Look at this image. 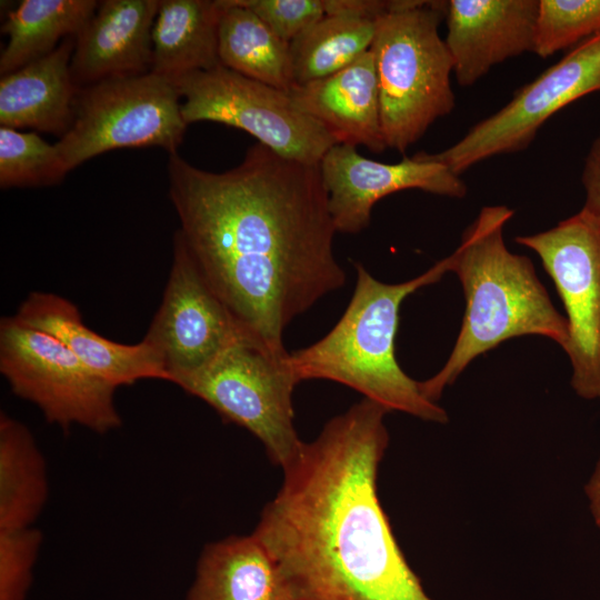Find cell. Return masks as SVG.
I'll list each match as a JSON object with an SVG mask.
<instances>
[{"instance_id": "cell-11", "label": "cell", "mask_w": 600, "mask_h": 600, "mask_svg": "<svg viewBox=\"0 0 600 600\" xmlns=\"http://www.w3.org/2000/svg\"><path fill=\"white\" fill-rule=\"evenodd\" d=\"M596 91H600V33L521 87L503 108L476 123L458 142L423 154L460 176L483 160L526 149L554 113Z\"/></svg>"}, {"instance_id": "cell-6", "label": "cell", "mask_w": 600, "mask_h": 600, "mask_svg": "<svg viewBox=\"0 0 600 600\" xmlns=\"http://www.w3.org/2000/svg\"><path fill=\"white\" fill-rule=\"evenodd\" d=\"M187 126L173 81L150 71L81 88L71 127L56 144L71 171L114 149L160 147L177 153Z\"/></svg>"}, {"instance_id": "cell-28", "label": "cell", "mask_w": 600, "mask_h": 600, "mask_svg": "<svg viewBox=\"0 0 600 600\" xmlns=\"http://www.w3.org/2000/svg\"><path fill=\"white\" fill-rule=\"evenodd\" d=\"M280 39L291 42L326 17L323 0H239Z\"/></svg>"}, {"instance_id": "cell-2", "label": "cell", "mask_w": 600, "mask_h": 600, "mask_svg": "<svg viewBox=\"0 0 600 600\" xmlns=\"http://www.w3.org/2000/svg\"><path fill=\"white\" fill-rule=\"evenodd\" d=\"M389 411L368 399L330 419L283 468L253 534L297 600H432L408 564L377 492Z\"/></svg>"}, {"instance_id": "cell-20", "label": "cell", "mask_w": 600, "mask_h": 600, "mask_svg": "<svg viewBox=\"0 0 600 600\" xmlns=\"http://www.w3.org/2000/svg\"><path fill=\"white\" fill-rule=\"evenodd\" d=\"M220 0H161L152 27L151 72L170 80L220 66Z\"/></svg>"}, {"instance_id": "cell-13", "label": "cell", "mask_w": 600, "mask_h": 600, "mask_svg": "<svg viewBox=\"0 0 600 600\" xmlns=\"http://www.w3.org/2000/svg\"><path fill=\"white\" fill-rule=\"evenodd\" d=\"M328 192V206L337 232L359 233L371 220L382 198L408 189L450 198H463L467 186L447 166L424 157L423 151L396 163L364 158L357 147L338 143L319 163Z\"/></svg>"}, {"instance_id": "cell-23", "label": "cell", "mask_w": 600, "mask_h": 600, "mask_svg": "<svg viewBox=\"0 0 600 600\" xmlns=\"http://www.w3.org/2000/svg\"><path fill=\"white\" fill-rule=\"evenodd\" d=\"M99 6L94 0H23L1 27L9 40L0 56L1 76L52 52L76 37Z\"/></svg>"}, {"instance_id": "cell-22", "label": "cell", "mask_w": 600, "mask_h": 600, "mask_svg": "<svg viewBox=\"0 0 600 600\" xmlns=\"http://www.w3.org/2000/svg\"><path fill=\"white\" fill-rule=\"evenodd\" d=\"M46 462L29 429L0 416V530L32 527L48 498Z\"/></svg>"}, {"instance_id": "cell-27", "label": "cell", "mask_w": 600, "mask_h": 600, "mask_svg": "<svg viewBox=\"0 0 600 600\" xmlns=\"http://www.w3.org/2000/svg\"><path fill=\"white\" fill-rule=\"evenodd\" d=\"M41 542L33 527L0 530V600H26Z\"/></svg>"}, {"instance_id": "cell-18", "label": "cell", "mask_w": 600, "mask_h": 600, "mask_svg": "<svg viewBox=\"0 0 600 600\" xmlns=\"http://www.w3.org/2000/svg\"><path fill=\"white\" fill-rule=\"evenodd\" d=\"M73 50L74 37H68L47 56L1 76V127L61 137L69 130L80 91L70 70Z\"/></svg>"}, {"instance_id": "cell-16", "label": "cell", "mask_w": 600, "mask_h": 600, "mask_svg": "<svg viewBox=\"0 0 600 600\" xmlns=\"http://www.w3.org/2000/svg\"><path fill=\"white\" fill-rule=\"evenodd\" d=\"M16 320L62 342L96 376L118 388L143 379L169 381L157 351L142 340L123 344L106 339L83 322L71 301L47 292H31Z\"/></svg>"}, {"instance_id": "cell-24", "label": "cell", "mask_w": 600, "mask_h": 600, "mask_svg": "<svg viewBox=\"0 0 600 600\" xmlns=\"http://www.w3.org/2000/svg\"><path fill=\"white\" fill-rule=\"evenodd\" d=\"M376 21L326 16L290 42L294 86L327 78L371 49Z\"/></svg>"}, {"instance_id": "cell-31", "label": "cell", "mask_w": 600, "mask_h": 600, "mask_svg": "<svg viewBox=\"0 0 600 600\" xmlns=\"http://www.w3.org/2000/svg\"><path fill=\"white\" fill-rule=\"evenodd\" d=\"M584 491L590 502V510L594 522L600 529V458L584 487Z\"/></svg>"}, {"instance_id": "cell-5", "label": "cell", "mask_w": 600, "mask_h": 600, "mask_svg": "<svg viewBox=\"0 0 600 600\" xmlns=\"http://www.w3.org/2000/svg\"><path fill=\"white\" fill-rule=\"evenodd\" d=\"M446 1L399 0L371 46L386 147L406 152L454 108L453 62L439 34Z\"/></svg>"}, {"instance_id": "cell-30", "label": "cell", "mask_w": 600, "mask_h": 600, "mask_svg": "<svg viewBox=\"0 0 600 600\" xmlns=\"http://www.w3.org/2000/svg\"><path fill=\"white\" fill-rule=\"evenodd\" d=\"M581 182L586 200L583 208L600 216V136H598L586 156Z\"/></svg>"}, {"instance_id": "cell-10", "label": "cell", "mask_w": 600, "mask_h": 600, "mask_svg": "<svg viewBox=\"0 0 600 600\" xmlns=\"http://www.w3.org/2000/svg\"><path fill=\"white\" fill-rule=\"evenodd\" d=\"M514 241L538 254L563 303L572 389L580 398L600 399V216L582 208Z\"/></svg>"}, {"instance_id": "cell-12", "label": "cell", "mask_w": 600, "mask_h": 600, "mask_svg": "<svg viewBox=\"0 0 600 600\" xmlns=\"http://www.w3.org/2000/svg\"><path fill=\"white\" fill-rule=\"evenodd\" d=\"M143 340L157 351L174 384L237 342L261 344L210 288L179 230L162 301Z\"/></svg>"}, {"instance_id": "cell-7", "label": "cell", "mask_w": 600, "mask_h": 600, "mask_svg": "<svg viewBox=\"0 0 600 600\" xmlns=\"http://www.w3.org/2000/svg\"><path fill=\"white\" fill-rule=\"evenodd\" d=\"M287 354L276 356L252 341L237 342L177 384L247 429L282 469L304 442L294 428L292 394L299 382L286 363Z\"/></svg>"}, {"instance_id": "cell-29", "label": "cell", "mask_w": 600, "mask_h": 600, "mask_svg": "<svg viewBox=\"0 0 600 600\" xmlns=\"http://www.w3.org/2000/svg\"><path fill=\"white\" fill-rule=\"evenodd\" d=\"M399 0H323L326 16H344L377 21L398 6Z\"/></svg>"}, {"instance_id": "cell-21", "label": "cell", "mask_w": 600, "mask_h": 600, "mask_svg": "<svg viewBox=\"0 0 600 600\" xmlns=\"http://www.w3.org/2000/svg\"><path fill=\"white\" fill-rule=\"evenodd\" d=\"M220 63L247 78L289 92L294 86L290 43L239 0H220Z\"/></svg>"}, {"instance_id": "cell-26", "label": "cell", "mask_w": 600, "mask_h": 600, "mask_svg": "<svg viewBox=\"0 0 600 600\" xmlns=\"http://www.w3.org/2000/svg\"><path fill=\"white\" fill-rule=\"evenodd\" d=\"M600 33V0H539L533 53L546 59Z\"/></svg>"}, {"instance_id": "cell-3", "label": "cell", "mask_w": 600, "mask_h": 600, "mask_svg": "<svg viewBox=\"0 0 600 600\" xmlns=\"http://www.w3.org/2000/svg\"><path fill=\"white\" fill-rule=\"evenodd\" d=\"M514 211L507 206L483 207L464 230L458 248L447 257L449 272L460 280L466 310L454 347L443 367L419 381L422 394L437 402L479 356L506 340L539 336L563 350L568 323L540 282L531 260L511 252L503 228Z\"/></svg>"}, {"instance_id": "cell-8", "label": "cell", "mask_w": 600, "mask_h": 600, "mask_svg": "<svg viewBox=\"0 0 600 600\" xmlns=\"http://www.w3.org/2000/svg\"><path fill=\"white\" fill-rule=\"evenodd\" d=\"M172 81L187 124L213 121L236 127L279 156L307 164H319L338 144L321 123L297 107L289 92L222 64Z\"/></svg>"}, {"instance_id": "cell-9", "label": "cell", "mask_w": 600, "mask_h": 600, "mask_svg": "<svg viewBox=\"0 0 600 600\" xmlns=\"http://www.w3.org/2000/svg\"><path fill=\"white\" fill-rule=\"evenodd\" d=\"M0 371L12 392L34 403L50 423L98 433L119 428L116 387L87 368L54 337L6 317L0 322Z\"/></svg>"}, {"instance_id": "cell-25", "label": "cell", "mask_w": 600, "mask_h": 600, "mask_svg": "<svg viewBox=\"0 0 600 600\" xmlns=\"http://www.w3.org/2000/svg\"><path fill=\"white\" fill-rule=\"evenodd\" d=\"M69 170L57 144L36 132L0 128V186L41 187L60 183Z\"/></svg>"}, {"instance_id": "cell-15", "label": "cell", "mask_w": 600, "mask_h": 600, "mask_svg": "<svg viewBox=\"0 0 600 600\" xmlns=\"http://www.w3.org/2000/svg\"><path fill=\"white\" fill-rule=\"evenodd\" d=\"M159 0H104L74 37L71 76L81 89L150 72Z\"/></svg>"}, {"instance_id": "cell-17", "label": "cell", "mask_w": 600, "mask_h": 600, "mask_svg": "<svg viewBox=\"0 0 600 600\" xmlns=\"http://www.w3.org/2000/svg\"><path fill=\"white\" fill-rule=\"evenodd\" d=\"M297 107L321 123L338 141L382 152L378 79L371 50L347 68L320 80L293 86Z\"/></svg>"}, {"instance_id": "cell-19", "label": "cell", "mask_w": 600, "mask_h": 600, "mask_svg": "<svg viewBox=\"0 0 600 600\" xmlns=\"http://www.w3.org/2000/svg\"><path fill=\"white\" fill-rule=\"evenodd\" d=\"M187 600H297L278 562L251 533L208 543Z\"/></svg>"}, {"instance_id": "cell-14", "label": "cell", "mask_w": 600, "mask_h": 600, "mask_svg": "<svg viewBox=\"0 0 600 600\" xmlns=\"http://www.w3.org/2000/svg\"><path fill=\"white\" fill-rule=\"evenodd\" d=\"M539 0H448L446 46L461 87H471L492 67L533 52Z\"/></svg>"}, {"instance_id": "cell-4", "label": "cell", "mask_w": 600, "mask_h": 600, "mask_svg": "<svg viewBox=\"0 0 600 600\" xmlns=\"http://www.w3.org/2000/svg\"><path fill=\"white\" fill-rule=\"evenodd\" d=\"M357 282L343 314L317 342L289 352L286 363L300 383L330 380L344 384L389 412L399 411L424 421L446 423L448 414L421 392L396 358V336L401 303L447 272V258L420 276L386 283L356 263Z\"/></svg>"}, {"instance_id": "cell-1", "label": "cell", "mask_w": 600, "mask_h": 600, "mask_svg": "<svg viewBox=\"0 0 600 600\" xmlns=\"http://www.w3.org/2000/svg\"><path fill=\"white\" fill-rule=\"evenodd\" d=\"M169 197L201 274L233 317L271 353L298 316L346 284L319 164L257 142L224 172L169 156Z\"/></svg>"}]
</instances>
